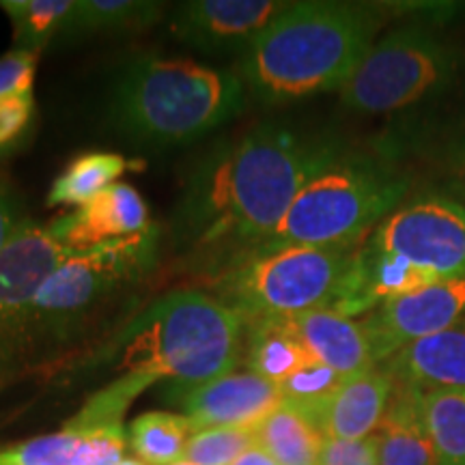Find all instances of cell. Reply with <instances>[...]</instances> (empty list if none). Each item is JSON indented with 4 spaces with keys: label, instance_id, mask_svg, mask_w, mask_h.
Here are the masks:
<instances>
[{
    "label": "cell",
    "instance_id": "1",
    "mask_svg": "<svg viewBox=\"0 0 465 465\" xmlns=\"http://www.w3.org/2000/svg\"><path fill=\"white\" fill-rule=\"evenodd\" d=\"M342 149L325 134L254 127L201 162L179 203V232L196 248L235 250L231 257L263 246L300 190Z\"/></svg>",
    "mask_w": 465,
    "mask_h": 465
},
{
    "label": "cell",
    "instance_id": "2",
    "mask_svg": "<svg viewBox=\"0 0 465 465\" xmlns=\"http://www.w3.org/2000/svg\"><path fill=\"white\" fill-rule=\"evenodd\" d=\"M386 25L383 9L362 3H289L248 45L237 75L263 104L341 91Z\"/></svg>",
    "mask_w": 465,
    "mask_h": 465
},
{
    "label": "cell",
    "instance_id": "3",
    "mask_svg": "<svg viewBox=\"0 0 465 465\" xmlns=\"http://www.w3.org/2000/svg\"><path fill=\"white\" fill-rule=\"evenodd\" d=\"M237 72L192 61L136 58L116 80L110 119L116 132L149 147H177L207 136L242 113Z\"/></svg>",
    "mask_w": 465,
    "mask_h": 465
},
{
    "label": "cell",
    "instance_id": "4",
    "mask_svg": "<svg viewBox=\"0 0 465 465\" xmlns=\"http://www.w3.org/2000/svg\"><path fill=\"white\" fill-rule=\"evenodd\" d=\"M119 339L127 375L151 383L174 380L192 391L235 371L246 322L203 291H173L134 319Z\"/></svg>",
    "mask_w": 465,
    "mask_h": 465
},
{
    "label": "cell",
    "instance_id": "5",
    "mask_svg": "<svg viewBox=\"0 0 465 465\" xmlns=\"http://www.w3.org/2000/svg\"><path fill=\"white\" fill-rule=\"evenodd\" d=\"M410 179L364 151L342 149L308 182L265 243L358 248L405 203Z\"/></svg>",
    "mask_w": 465,
    "mask_h": 465
},
{
    "label": "cell",
    "instance_id": "6",
    "mask_svg": "<svg viewBox=\"0 0 465 465\" xmlns=\"http://www.w3.org/2000/svg\"><path fill=\"white\" fill-rule=\"evenodd\" d=\"M353 252L356 248L263 243L229 259L216 281L218 300L246 323L330 308Z\"/></svg>",
    "mask_w": 465,
    "mask_h": 465
},
{
    "label": "cell",
    "instance_id": "7",
    "mask_svg": "<svg viewBox=\"0 0 465 465\" xmlns=\"http://www.w3.org/2000/svg\"><path fill=\"white\" fill-rule=\"evenodd\" d=\"M463 48L429 25L392 28L371 45L339 91L358 114L397 113L441 91L463 67Z\"/></svg>",
    "mask_w": 465,
    "mask_h": 465
},
{
    "label": "cell",
    "instance_id": "8",
    "mask_svg": "<svg viewBox=\"0 0 465 465\" xmlns=\"http://www.w3.org/2000/svg\"><path fill=\"white\" fill-rule=\"evenodd\" d=\"M158 226L151 224L138 235L74 252L39 291L26 323L50 330L72 323L121 284L144 274L158 254Z\"/></svg>",
    "mask_w": 465,
    "mask_h": 465
},
{
    "label": "cell",
    "instance_id": "9",
    "mask_svg": "<svg viewBox=\"0 0 465 465\" xmlns=\"http://www.w3.org/2000/svg\"><path fill=\"white\" fill-rule=\"evenodd\" d=\"M369 240L438 281L465 276V207L450 196L427 194L403 203Z\"/></svg>",
    "mask_w": 465,
    "mask_h": 465
},
{
    "label": "cell",
    "instance_id": "10",
    "mask_svg": "<svg viewBox=\"0 0 465 465\" xmlns=\"http://www.w3.org/2000/svg\"><path fill=\"white\" fill-rule=\"evenodd\" d=\"M465 317V276L441 278L386 302L362 322L375 364L386 362L411 342L429 339Z\"/></svg>",
    "mask_w": 465,
    "mask_h": 465
},
{
    "label": "cell",
    "instance_id": "11",
    "mask_svg": "<svg viewBox=\"0 0 465 465\" xmlns=\"http://www.w3.org/2000/svg\"><path fill=\"white\" fill-rule=\"evenodd\" d=\"M54 223L25 220L0 250V336L26 325L39 291L72 257Z\"/></svg>",
    "mask_w": 465,
    "mask_h": 465
},
{
    "label": "cell",
    "instance_id": "12",
    "mask_svg": "<svg viewBox=\"0 0 465 465\" xmlns=\"http://www.w3.org/2000/svg\"><path fill=\"white\" fill-rule=\"evenodd\" d=\"M287 7L276 0H190L174 9L171 33L196 50L243 54Z\"/></svg>",
    "mask_w": 465,
    "mask_h": 465
},
{
    "label": "cell",
    "instance_id": "13",
    "mask_svg": "<svg viewBox=\"0 0 465 465\" xmlns=\"http://www.w3.org/2000/svg\"><path fill=\"white\" fill-rule=\"evenodd\" d=\"M182 403L192 433L220 427L257 429L282 403V394L278 383L252 371H231L185 391Z\"/></svg>",
    "mask_w": 465,
    "mask_h": 465
},
{
    "label": "cell",
    "instance_id": "14",
    "mask_svg": "<svg viewBox=\"0 0 465 465\" xmlns=\"http://www.w3.org/2000/svg\"><path fill=\"white\" fill-rule=\"evenodd\" d=\"M438 281L427 272H420L399 254L377 248L366 237L353 252V261L342 281L339 293L328 311L349 319L366 317L386 302L427 287Z\"/></svg>",
    "mask_w": 465,
    "mask_h": 465
},
{
    "label": "cell",
    "instance_id": "15",
    "mask_svg": "<svg viewBox=\"0 0 465 465\" xmlns=\"http://www.w3.org/2000/svg\"><path fill=\"white\" fill-rule=\"evenodd\" d=\"M74 252L138 235L151 226L149 209L136 188L116 182L69 216L52 220Z\"/></svg>",
    "mask_w": 465,
    "mask_h": 465
},
{
    "label": "cell",
    "instance_id": "16",
    "mask_svg": "<svg viewBox=\"0 0 465 465\" xmlns=\"http://www.w3.org/2000/svg\"><path fill=\"white\" fill-rule=\"evenodd\" d=\"M392 392V377L386 371L369 369L345 377L312 418L325 440L371 438L386 416Z\"/></svg>",
    "mask_w": 465,
    "mask_h": 465
},
{
    "label": "cell",
    "instance_id": "17",
    "mask_svg": "<svg viewBox=\"0 0 465 465\" xmlns=\"http://www.w3.org/2000/svg\"><path fill=\"white\" fill-rule=\"evenodd\" d=\"M394 383L416 391H465V317L444 332L416 341L386 360Z\"/></svg>",
    "mask_w": 465,
    "mask_h": 465
},
{
    "label": "cell",
    "instance_id": "18",
    "mask_svg": "<svg viewBox=\"0 0 465 465\" xmlns=\"http://www.w3.org/2000/svg\"><path fill=\"white\" fill-rule=\"evenodd\" d=\"M287 323L308 356L342 377L375 369L373 351L360 322L328 308H317L289 317Z\"/></svg>",
    "mask_w": 465,
    "mask_h": 465
},
{
    "label": "cell",
    "instance_id": "19",
    "mask_svg": "<svg viewBox=\"0 0 465 465\" xmlns=\"http://www.w3.org/2000/svg\"><path fill=\"white\" fill-rule=\"evenodd\" d=\"M380 465H440L420 411V392L394 383L386 416L373 433Z\"/></svg>",
    "mask_w": 465,
    "mask_h": 465
},
{
    "label": "cell",
    "instance_id": "20",
    "mask_svg": "<svg viewBox=\"0 0 465 465\" xmlns=\"http://www.w3.org/2000/svg\"><path fill=\"white\" fill-rule=\"evenodd\" d=\"M323 441L315 418L287 401L257 427V444L278 465H319Z\"/></svg>",
    "mask_w": 465,
    "mask_h": 465
},
{
    "label": "cell",
    "instance_id": "21",
    "mask_svg": "<svg viewBox=\"0 0 465 465\" xmlns=\"http://www.w3.org/2000/svg\"><path fill=\"white\" fill-rule=\"evenodd\" d=\"M242 358L248 364V371L274 383H281L302 366L312 362L304 345L291 332L287 319L248 322Z\"/></svg>",
    "mask_w": 465,
    "mask_h": 465
},
{
    "label": "cell",
    "instance_id": "22",
    "mask_svg": "<svg viewBox=\"0 0 465 465\" xmlns=\"http://www.w3.org/2000/svg\"><path fill=\"white\" fill-rule=\"evenodd\" d=\"M160 3H138V0H74L72 14L61 35L86 37L104 33H130L147 28L158 20Z\"/></svg>",
    "mask_w": 465,
    "mask_h": 465
},
{
    "label": "cell",
    "instance_id": "23",
    "mask_svg": "<svg viewBox=\"0 0 465 465\" xmlns=\"http://www.w3.org/2000/svg\"><path fill=\"white\" fill-rule=\"evenodd\" d=\"M127 168H130V162L119 153H102V151H95V153L80 155L52 183L48 205L83 207L84 203L95 199L100 192L116 183V179Z\"/></svg>",
    "mask_w": 465,
    "mask_h": 465
},
{
    "label": "cell",
    "instance_id": "24",
    "mask_svg": "<svg viewBox=\"0 0 465 465\" xmlns=\"http://www.w3.org/2000/svg\"><path fill=\"white\" fill-rule=\"evenodd\" d=\"M420 411L440 465H465V391L420 392Z\"/></svg>",
    "mask_w": 465,
    "mask_h": 465
},
{
    "label": "cell",
    "instance_id": "25",
    "mask_svg": "<svg viewBox=\"0 0 465 465\" xmlns=\"http://www.w3.org/2000/svg\"><path fill=\"white\" fill-rule=\"evenodd\" d=\"M192 435L190 420L171 411H147L130 427V444L147 465H173L183 461L185 444Z\"/></svg>",
    "mask_w": 465,
    "mask_h": 465
},
{
    "label": "cell",
    "instance_id": "26",
    "mask_svg": "<svg viewBox=\"0 0 465 465\" xmlns=\"http://www.w3.org/2000/svg\"><path fill=\"white\" fill-rule=\"evenodd\" d=\"M0 7L14 25L15 50L39 54L63 33L74 0H0Z\"/></svg>",
    "mask_w": 465,
    "mask_h": 465
},
{
    "label": "cell",
    "instance_id": "27",
    "mask_svg": "<svg viewBox=\"0 0 465 465\" xmlns=\"http://www.w3.org/2000/svg\"><path fill=\"white\" fill-rule=\"evenodd\" d=\"M252 446H257V429H203L190 435L183 461L192 465H232Z\"/></svg>",
    "mask_w": 465,
    "mask_h": 465
},
{
    "label": "cell",
    "instance_id": "28",
    "mask_svg": "<svg viewBox=\"0 0 465 465\" xmlns=\"http://www.w3.org/2000/svg\"><path fill=\"white\" fill-rule=\"evenodd\" d=\"M342 380L345 377L341 373L312 360V362L302 366L300 371H295L293 375H289L287 380L278 383V388H281L282 401L300 407L306 414L315 416V411L332 397Z\"/></svg>",
    "mask_w": 465,
    "mask_h": 465
},
{
    "label": "cell",
    "instance_id": "29",
    "mask_svg": "<svg viewBox=\"0 0 465 465\" xmlns=\"http://www.w3.org/2000/svg\"><path fill=\"white\" fill-rule=\"evenodd\" d=\"M83 433L65 427L63 431L28 440L0 452V465H72Z\"/></svg>",
    "mask_w": 465,
    "mask_h": 465
},
{
    "label": "cell",
    "instance_id": "30",
    "mask_svg": "<svg viewBox=\"0 0 465 465\" xmlns=\"http://www.w3.org/2000/svg\"><path fill=\"white\" fill-rule=\"evenodd\" d=\"M35 114L33 93H15L0 97V160L7 158L26 138Z\"/></svg>",
    "mask_w": 465,
    "mask_h": 465
},
{
    "label": "cell",
    "instance_id": "31",
    "mask_svg": "<svg viewBox=\"0 0 465 465\" xmlns=\"http://www.w3.org/2000/svg\"><path fill=\"white\" fill-rule=\"evenodd\" d=\"M37 61V52L15 48L0 56V97L15 95V93H33Z\"/></svg>",
    "mask_w": 465,
    "mask_h": 465
},
{
    "label": "cell",
    "instance_id": "32",
    "mask_svg": "<svg viewBox=\"0 0 465 465\" xmlns=\"http://www.w3.org/2000/svg\"><path fill=\"white\" fill-rule=\"evenodd\" d=\"M319 465H380L373 435L364 440H325Z\"/></svg>",
    "mask_w": 465,
    "mask_h": 465
},
{
    "label": "cell",
    "instance_id": "33",
    "mask_svg": "<svg viewBox=\"0 0 465 465\" xmlns=\"http://www.w3.org/2000/svg\"><path fill=\"white\" fill-rule=\"evenodd\" d=\"M441 173H444L450 199L455 196V201L465 207V132L452 138L446 147L444 158H441Z\"/></svg>",
    "mask_w": 465,
    "mask_h": 465
},
{
    "label": "cell",
    "instance_id": "34",
    "mask_svg": "<svg viewBox=\"0 0 465 465\" xmlns=\"http://www.w3.org/2000/svg\"><path fill=\"white\" fill-rule=\"evenodd\" d=\"M25 216H20V205L11 194V188L0 177V250L7 246V242L14 237L17 226L25 223Z\"/></svg>",
    "mask_w": 465,
    "mask_h": 465
},
{
    "label": "cell",
    "instance_id": "35",
    "mask_svg": "<svg viewBox=\"0 0 465 465\" xmlns=\"http://www.w3.org/2000/svg\"><path fill=\"white\" fill-rule=\"evenodd\" d=\"M232 465H278V463L257 444V446H252L248 452H243V455L237 459Z\"/></svg>",
    "mask_w": 465,
    "mask_h": 465
},
{
    "label": "cell",
    "instance_id": "36",
    "mask_svg": "<svg viewBox=\"0 0 465 465\" xmlns=\"http://www.w3.org/2000/svg\"><path fill=\"white\" fill-rule=\"evenodd\" d=\"M116 465H147V463H144V461H141V459H132V457H124V459H121V461H119V463H116Z\"/></svg>",
    "mask_w": 465,
    "mask_h": 465
},
{
    "label": "cell",
    "instance_id": "37",
    "mask_svg": "<svg viewBox=\"0 0 465 465\" xmlns=\"http://www.w3.org/2000/svg\"><path fill=\"white\" fill-rule=\"evenodd\" d=\"M173 465H192V463H188V461H177V463H173Z\"/></svg>",
    "mask_w": 465,
    "mask_h": 465
}]
</instances>
